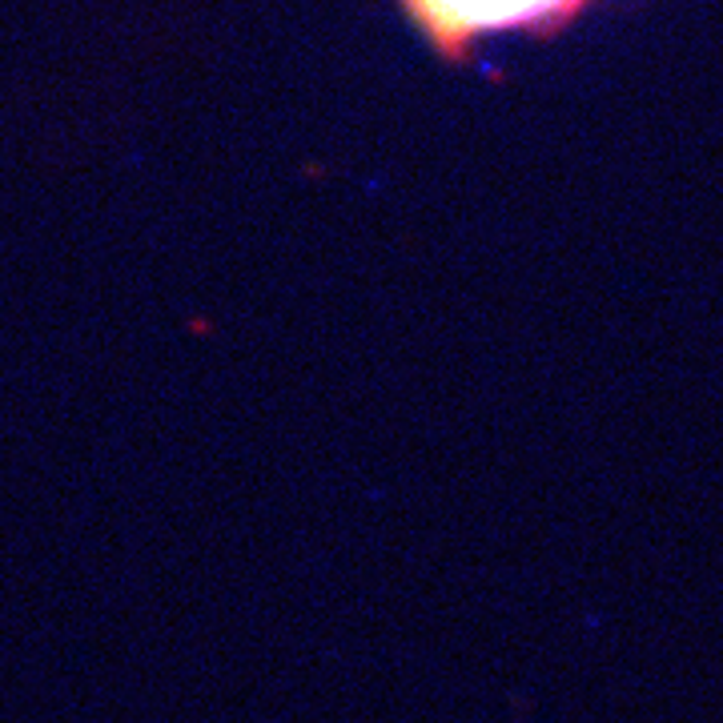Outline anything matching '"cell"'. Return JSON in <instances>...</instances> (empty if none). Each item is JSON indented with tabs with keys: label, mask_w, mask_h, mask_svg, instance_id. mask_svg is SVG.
<instances>
[{
	"label": "cell",
	"mask_w": 723,
	"mask_h": 723,
	"mask_svg": "<svg viewBox=\"0 0 723 723\" xmlns=\"http://www.w3.org/2000/svg\"><path fill=\"white\" fill-rule=\"evenodd\" d=\"M402 4L442 53L459 57L490 33L547 28L554 21H566L587 0H402Z\"/></svg>",
	"instance_id": "1"
}]
</instances>
